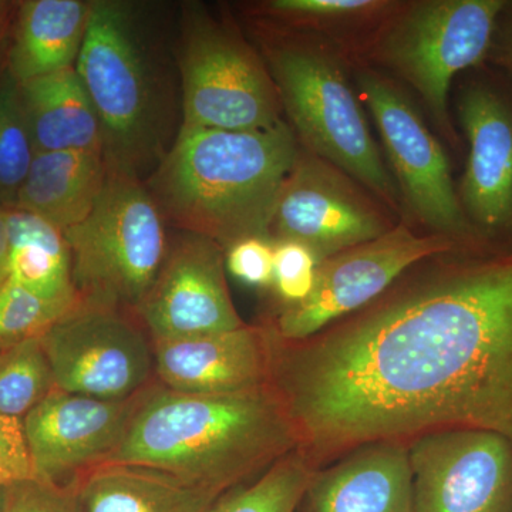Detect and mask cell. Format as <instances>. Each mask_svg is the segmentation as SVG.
Returning a JSON list of instances; mask_svg holds the SVG:
<instances>
[{"instance_id":"obj_9","label":"cell","mask_w":512,"mask_h":512,"mask_svg":"<svg viewBox=\"0 0 512 512\" xmlns=\"http://www.w3.org/2000/svg\"><path fill=\"white\" fill-rule=\"evenodd\" d=\"M356 84L357 97L379 130L400 198L413 217L431 234L477 248L481 239L458 200L446 151L419 110L392 80L375 70L357 72Z\"/></svg>"},{"instance_id":"obj_25","label":"cell","mask_w":512,"mask_h":512,"mask_svg":"<svg viewBox=\"0 0 512 512\" xmlns=\"http://www.w3.org/2000/svg\"><path fill=\"white\" fill-rule=\"evenodd\" d=\"M56 389L40 339L0 353V416L23 420Z\"/></svg>"},{"instance_id":"obj_13","label":"cell","mask_w":512,"mask_h":512,"mask_svg":"<svg viewBox=\"0 0 512 512\" xmlns=\"http://www.w3.org/2000/svg\"><path fill=\"white\" fill-rule=\"evenodd\" d=\"M407 446L413 512H512V444L504 437L446 429Z\"/></svg>"},{"instance_id":"obj_37","label":"cell","mask_w":512,"mask_h":512,"mask_svg":"<svg viewBox=\"0 0 512 512\" xmlns=\"http://www.w3.org/2000/svg\"><path fill=\"white\" fill-rule=\"evenodd\" d=\"M512 256V255H511Z\"/></svg>"},{"instance_id":"obj_5","label":"cell","mask_w":512,"mask_h":512,"mask_svg":"<svg viewBox=\"0 0 512 512\" xmlns=\"http://www.w3.org/2000/svg\"><path fill=\"white\" fill-rule=\"evenodd\" d=\"M165 222L141 178L109 168L89 217L63 232L80 301L136 313L170 249Z\"/></svg>"},{"instance_id":"obj_18","label":"cell","mask_w":512,"mask_h":512,"mask_svg":"<svg viewBox=\"0 0 512 512\" xmlns=\"http://www.w3.org/2000/svg\"><path fill=\"white\" fill-rule=\"evenodd\" d=\"M352 451L338 466L313 474L303 500L308 512H413L407 443L377 441Z\"/></svg>"},{"instance_id":"obj_6","label":"cell","mask_w":512,"mask_h":512,"mask_svg":"<svg viewBox=\"0 0 512 512\" xmlns=\"http://www.w3.org/2000/svg\"><path fill=\"white\" fill-rule=\"evenodd\" d=\"M74 67L99 117L107 165L140 178L157 157L160 127L156 79L131 6L92 2Z\"/></svg>"},{"instance_id":"obj_20","label":"cell","mask_w":512,"mask_h":512,"mask_svg":"<svg viewBox=\"0 0 512 512\" xmlns=\"http://www.w3.org/2000/svg\"><path fill=\"white\" fill-rule=\"evenodd\" d=\"M20 100L36 153L103 151L99 117L76 67L19 84Z\"/></svg>"},{"instance_id":"obj_8","label":"cell","mask_w":512,"mask_h":512,"mask_svg":"<svg viewBox=\"0 0 512 512\" xmlns=\"http://www.w3.org/2000/svg\"><path fill=\"white\" fill-rule=\"evenodd\" d=\"M180 72L181 127L249 131L284 123L266 63L237 29L197 6L185 13Z\"/></svg>"},{"instance_id":"obj_12","label":"cell","mask_w":512,"mask_h":512,"mask_svg":"<svg viewBox=\"0 0 512 512\" xmlns=\"http://www.w3.org/2000/svg\"><path fill=\"white\" fill-rule=\"evenodd\" d=\"M375 195L335 165L299 147L274 215L272 241H295L320 261L386 234L392 224Z\"/></svg>"},{"instance_id":"obj_1","label":"cell","mask_w":512,"mask_h":512,"mask_svg":"<svg viewBox=\"0 0 512 512\" xmlns=\"http://www.w3.org/2000/svg\"><path fill=\"white\" fill-rule=\"evenodd\" d=\"M271 384L313 466L446 429L512 444V256L436 268L302 342L276 336Z\"/></svg>"},{"instance_id":"obj_32","label":"cell","mask_w":512,"mask_h":512,"mask_svg":"<svg viewBox=\"0 0 512 512\" xmlns=\"http://www.w3.org/2000/svg\"><path fill=\"white\" fill-rule=\"evenodd\" d=\"M36 478L23 420L0 416V487Z\"/></svg>"},{"instance_id":"obj_17","label":"cell","mask_w":512,"mask_h":512,"mask_svg":"<svg viewBox=\"0 0 512 512\" xmlns=\"http://www.w3.org/2000/svg\"><path fill=\"white\" fill-rule=\"evenodd\" d=\"M274 350V329L264 326L158 340L153 342L154 373L175 392H247L271 384Z\"/></svg>"},{"instance_id":"obj_31","label":"cell","mask_w":512,"mask_h":512,"mask_svg":"<svg viewBox=\"0 0 512 512\" xmlns=\"http://www.w3.org/2000/svg\"><path fill=\"white\" fill-rule=\"evenodd\" d=\"M225 268L235 279L252 288L274 285V241L245 238L225 249Z\"/></svg>"},{"instance_id":"obj_28","label":"cell","mask_w":512,"mask_h":512,"mask_svg":"<svg viewBox=\"0 0 512 512\" xmlns=\"http://www.w3.org/2000/svg\"><path fill=\"white\" fill-rule=\"evenodd\" d=\"M397 5L386 0H271L264 9L293 26L330 32L386 18Z\"/></svg>"},{"instance_id":"obj_23","label":"cell","mask_w":512,"mask_h":512,"mask_svg":"<svg viewBox=\"0 0 512 512\" xmlns=\"http://www.w3.org/2000/svg\"><path fill=\"white\" fill-rule=\"evenodd\" d=\"M3 208L9 227V279L49 301H80L63 231L32 212Z\"/></svg>"},{"instance_id":"obj_30","label":"cell","mask_w":512,"mask_h":512,"mask_svg":"<svg viewBox=\"0 0 512 512\" xmlns=\"http://www.w3.org/2000/svg\"><path fill=\"white\" fill-rule=\"evenodd\" d=\"M3 512H83L77 481L66 485L39 478L16 481L6 487Z\"/></svg>"},{"instance_id":"obj_2","label":"cell","mask_w":512,"mask_h":512,"mask_svg":"<svg viewBox=\"0 0 512 512\" xmlns=\"http://www.w3.org/2000/svg\"><path fill=\"white\" fill-rule=\"evenodd\" d=\"M301 447L272 384L228 394L150 384L120 446L103 466L153 468L225 494Z\"/></svg>"},{"instance_id":"obj_22","label":"cell","mask_w":512,"mask_h":512,"mask_svg":"<svg viewBox=\"0 0 512 512\" xmlns=\"http://www.w3.org/2000/svg\"><path fill=\"white\" fill-rule=\"evenodd\" d=\"M92 2L28 0L20 5L9 76L22 84L76 66Z\"/></svg>"},{"instance_id":"obj_3","label":"cell","mask_w":512,"mask_h":512,"mask_svg":"<svg viewBox=\"0 0 512 512\" xmlns=\"http://www.w3.org/2000/svg\"><path fill=\"white\" fill-rule=\"evenodd\" d=\"M299 147L286 121L249 131L181 127L146 187L167 222L224 249L245 238L271 239Z\"/></svg>"},{"instance_id":"obj_21","label":"cell","mask_w":512,"mask_h":512,"mask_svg":"<svg viewBox=\"0 0 512 512\" xmlns=\"http://www.w3.org/2000/svg\"><path fill=\"white\" fill-rule=\"evenodd\" d=\"M83 512H210L221 493L137 466H100L77 480Z\"/></svg>"},{"instance_id":"obj_33","label":"cell","mask_w":512,"mask_h":512,"mask_svg":"<svg viewBox=\"0 0 512 512\" xmlns=\"http://www.w3.org/2000/svg\"><path fill=\"white\" fill-rule=\"evenodd\" d=\"M490 53H493L495 62L512 77V2H507L498 19Z\"/></svg>"},{"instance_id":"obj_26","label":"cell","mask_w":512,"mask_h":512,"mask_svg":"<svg viewBox=\"0 0 512 512\" xmlns=\"http://www.w3.org/2000/svg\"><path fill=\"white\" fill-rule=\"evenodd\" d=\"M36 157L19 84L5 77L0 84V201L12 207Z\"/></svg>"},{"instance_id":"obj_7","label":"cell","mask_w":512,"mask_h":512,"mask_svg":"<svg viewBox=\"0 0 512 512\" xmlns=\"http://www.w3.org/2000/svg\"><path fill=\"white\" fill-rule=\"evenodd\" d=\"M505 0H420L396 6L370 36L366 55L416 90L451 143L448 92L458 73L490 55Z\"/></svg>"},{"instance_id":"obj_24","label":"cell","mask_w":512,"mask_h":512,"mask_svg":"<svg viewBox=\"0 0 512 512\" xmlns=\"http://www.w3.org/2000/svg\"><path fill=\"white\" fill-rule=\"evenodd\" d=\"M315 473L311 458L298 448L254 480L222 494L210 512H298Z\"/></svg>"},{"instance_id":"obj_29","label":"cell","mask_w":512,"mask_h":512,"mask_svg":"<svg viewBox=\"0 0 512 512\" xmlns=\"http://www.w3.org/2000/svg\"><path fill=\"white\" fill-rule=\"evenodd\" d=\"M319 259L295 241H274V288L286 306L305 301L315 285Z\"/></svg>"},{"instance_id":"obj_11","label":"cell","mask_w":512,"mask_h":512,"mask_svg":"<svg viewBox=\"0 0 512 512\" xmlns=\"http://www.w3.org/2000/svg\"><path fill=\"white\" fill-rule=\"evenodd\" d=\"M40 342L62 392L121 402L151 384L153 342L128 312L80 301Z\"/></svg>"},{"instance_id":"obj_27","label":"cell","mask_w":512,"mask_h":512,"mask_svg":"<svg viewBox=\"0 0 512 512\" xmlns=\"http://www.w3.org/2000/svg\"><path fill=\"white\" fill-rule=\"evenodd\" d=\"M80 301H49L12 279L0 288V353L40 339Z\"/></svg>"},{"instance_id":"obj_10","label":"cell","mask_w":512,"mask_h":512,"mask_svg":"<svg viewBox=\"0 0 512 512\" xmlns=\"http://www.w3.org/2000/svg\"><path fill=\"white\" fill-rule=\"evenodd\" d=\"M466 249L443 235H417L396 224L379 238L323 259L315 285L305 301L285 306L276 319L275 335L284 342H302L382 298L414 265Z\"/></svg>"},{"instance_id":"obj_15","label":"cell","mask_w":512,"mask_h":512,"mask_svg":"<svg viewBox=\"0 0 512 512\" xmlns=\"http://www.w3.org/2000/svg\"><path fill=\"white\" fill-rule=\"evenodd\" d=\"M138 396L113 402L53 390L23 419L36 478L66 485L103 466L123 441Z\"/></svg>"},{"instance_id":"obj_36","label":"cell","mask_w":512,"mask_h":512,"mask_svg":"<svg viewBox=\"0 0 512 512\" xmlns=\"http://www.w3.org/2000/svg\"><path fill=\"white\" fill-rule=\"evenodd\" d=\"M6 487H8V485H6ZM6 487H0V512H3V507H5Z\"/></svg>"},{"instance_id":"obj_19","label":"cell","mask_w":512,"mask_h":512,"mask_svg":"<svg viewBox=\"0 0 512 512\" xmlns=\"http://www.w3.org/2000/svg\"><path fill=\"white\" fill-rule=\"evenodd\" d=\"M109 165L101 153H36L12 207L32 212L60 231L89 217L106 184Z\"/></svg>"},{"instance_id":"obj_34","label":"cell","mask_w":512,"mask_h":512,"mask_svg":"<svg viewBox=\"0 0 512 512\" xmlns=\"http://www.w3.org/2000/svg\"><path fill=\"white\" fill-rule=\"evenodd\" d=\"M9 227L5 208L0 207V288L9 279Z\"/></svg>"},{"instance_id":"obj_4","label":"cell","mask_w":512,"mask_h":512,"mask_svg":"<svg viewBox=\"0 0 512 512\" xmlns=\"http://www.w3.org/2000/svg\"><path fill=\"white\" fill-rule=\"evenodd\" d=\"M265 50L266 67L299 144L348 174L384 207L399 211V191L339 56L308 39L272 43Z\"/></svg>"},{"instance_id":"obj_14","label":"cell","mask_w":512,"mask_h":512,"mask_svg":"<svg viewBox=\"0 0 512 512\" xmlns=\"http://www.w3.org/2000/svg\"><path fill=\"white\" fill-rule=\"evenodd\" d=\"M225 249L188 234L168 249L156 281L134 315L151 342L228 332L247 325L225 278Z\"/></svg>"},{"instance_id":"obj_16","label":"cell","mask_w":512,"mask_h":512,"mask_svg":"<svg viewBox=\"0 0 512 512\" xmlns=\"http://www.w3.org/2000/svg\"><path fill=\"white\" fill-rule=\"evenodd\" d=\"M458 116L468 158L458 200L478 237L512 229V107L484 84L461 93Z\"/></svg>"},{"instance_id":"obj_35","label":"cell","mask_w":512,"mask_h":512,"mask_svg":"<svg viewBox=\"0 0 512 512\" xmlns=\"http://www.w3.org/2000/svg\"><path fill=\"white\" fill-rule=\"evenodd\" d=\"M6 5L0 3V43H2L3 36H5L6 22H8V15H6Z\"/></svg>"}]
</instances>
